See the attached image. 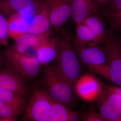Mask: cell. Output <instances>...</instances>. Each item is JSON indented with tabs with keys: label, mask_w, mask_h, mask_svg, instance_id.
<instances>
[{
	"label": "cell",
	"mask_w": 121,
	"mask_h": 121,
	"mask_svg": "<svg viewBox=\"0 0 121 121\" xmlns=\"http://www.w3.org/2000/svg\"><path fill=\"white\" fill-rule=\"evenodd\" d=\"M101 14L108 22L111 31L121 34V10H114L108 7L102 9Z\"/></svg>",
	"instance_id": "cell-20"
},
{
	"label": "cell",
	"mask_w": 121,
	"mask_h": 121,
	"mask_svg": "<svg viewBox=\"0 0 121 121\" xmlns=\"http://www.w3.org/2000/svg\"><path fill=\"white\" fill-rule=\"evenodd\" d=\"M51 31L39 34L27 33L16 39L7 49L13 52L28 54L27 52L29 49L31 48L35 50L45 40L51 36Z\"/></svg>",
	"instance_id": "cell-12"
},
{
	"label": "cell",
	"mask_w": 121,
	"mask_h": 121,
	"mask_svg": "<svg viewBox=\"0 0 121 121\" xmlns=\"http://www.w3.org/2000/svg\"><path fill=\"white\" fill-rule=\"evenodd\" d=\"M3 65V59L2 55H0V69L2 68Z\"/></svg>",
	"instance_id": "cell-28"
},
{
	"label": "cell",
	"mask_w": 121,
	"mask_h": 121,
	"mask_svg": "<svg viewBox=\"0 0 121 121\" xmlns=\"http://www.w3.org/2000/svg\"><path fill=\"white\" fill-rule=\"evenodd\" d=\"M0 55H1V53L0 52Z\"/></svg>",
	"instance_id": "cell-29"
},
{
	"label": "cell",
	"mask_w": 121,
	"mask_h": 121,
	"mask_svg": "<svg viewBox=\"0 0 121 121\" xmlns=\"http://www.w3.org/2000/svg\"><path fill=\"white\" fill-rule=\"evenodd\" d=\"M51 27L47 4L46 0H43L40 8L29 25L28 32L42 34L50 31Z\"/></svg>",
	"instance_id": "cell-16"
},
{
	"label": "cell",
	"mask_w": 121,
	"mask_h": 121,
	"mask_svg": "<svg viewBox=\"0 0 121 121\" xmlns=\"http://www.w3.org/2000/svg\"><path fill=\"white\" fill-rule=\"evenodd\" d=\"M9 37L8 19L0 12V45L8 46Z\"/></svg>",
	"instance_id": "cell-22"
},
{
	"label": "cell",
	"mask_w": 121,
	"mask_h": 121,
	"mask_svg": "<svg viewBox=\"0 0 121 121\" xmlns=\"http://www.w3.org/2000/svg\"><path fill=\"white\" fill-rule=\"evenodd\" d=\"M108 7L114 10H121V0H113Z\"/></svg>",
	"instance_id": "cell-26"
},
{
	"label": "cell",
	"mask_w": 121,
	"mask_h": 121,
	"mask_svg": "<svg viewBox=\"0 0 121 121\" xmlns=\"http://www.w3.org/2000/svg\"><path fill=\"white\" fill-rule=\"evenodd\" d=\"M52 27L56 34L71 17L72 0H46Z\"/></svg>",
	"instance_id": "cell-8"
},
{
	"label": "cell",
	"mask_w": 121,
	"mask_h": 121,
	"mask_svg": "<svg viewBox=\"0 0 121 121\" xmlns=\"http://www.w3.org/2000/svg\"><path fill=\"white\" fill-rule=\"evenodd\" d=\"M111 81L121 87V37L112 32L103 45Z\"/></svg>",
	"instance_id": "cell-6"
},
{
	"label": "cell",
	"mask_w": 121,
	"mask_h": 121,
	"mask_svg": "<svg viewBox=\"0 0 121 121\" xmlns=\"http://www.w3.org/2000/svg\"><path fill=\"white\" fill-rule=\"evenodd\" d=\"M56 36L58 40V55L52 64L66 80L75 94V86L82 75V66L72 44V37L63 28Z\"/></svg>",
	"instance_id": "cell-1"
},
{
	"label": "cell",
	"mask_w": 121,
	"mask_h": 121,
	"mask_svg": "<svg viewBox=\"0 0 121 121\" xmlns=\"http://www.w3.org/2000/svg\"><path fill=\"white\" fill-rule=\"evenodd\" d=\"M27 97L0 87V102L22 113L25 109Z\"/></svg>",
	"instance_id": "cell-18"
},
{
	"label": "cell",
	"mask_w": 121,
	"mask_h": 121,
	"mask_svg": "<svg viewBox=\"0 0 121 121\" xmlns=\"http://www.w3.org/2000/svg\"><path fill=\"white\" fill-rule=\"evenodd\" d=\"M80 119L86 121H106L99 113L94 109L83 113L80 115Z\"/></svg>",
	"instance_id": "cell-24"
},
{
	"label": "cell",
	"mask_w": 121,
	"mask_h": 121,
	"mask_svg": "<svg viewBox=\"0 0 121 121\" xmlns=\"http://www.w3.org/2000/svg\"><path fill=\"white\" fill-rule=\"evenodd\" d=\"M76 25V35L72 38V44L75 51L87 46L96 45L94 36L86 25L82 22Z\"/></svg>",
	"instance_id": "cell-17"
},
{
	"label": "cell",
	"mask_w": 121,
	"mask_h": 121,
	"mask_svg": "<svg viewBox=\"0 0 121 121\" xmlns=\"http://www.w3.org/2000/svg\"><path fill=\"white\" fill-rule=\"evenodd\" d=\"M23 16L16 14L8 19L9 36L14 40L28 32L29 25L24 19Z\"/></svg>",
	"instance_id": "cell-19"
},
{
	"label": "cell",
	"mask_w": 121,
	"mask_h": 121,
	"mask_svg": "<svg viewBox=\"0 0 121 121\" xmlns=\"http://www.w3.org/2000/svg\"><path fill=\"white\" fill-rule=\"evenodd\" d=\"M43 0H0V12L7 19L16 14L35 15Z\"/></svg>",
	"instance_id": "cell-9"
},
{
	"label": "cell",
	"mask_w": 121,
	"mask_h": 121,
	"mask_svg": "<svg viewBox=\"0 0 121 121\" xmlns=\"http://www.w3.org/2000/svg\"><path fill=\"white\" fill-rule=\"evenodd\" d=\"M104 18L101 13H94L87 17L82 23L93 33L96 45L103 44L109 36L111 31L107 28Z\"/></svg>",
	"instance_id": "cell-14"
},
{
	"label": "cell",
	"mask_w": 121,
	"mask_h": 121,
	"mask_svg": "<svg viewBox=\"0 0 121 121\" xmlns=\"http://www.w3.org/2000/svg\"><path fill=\"white\" fill-rule=\"evenodd\" d=\"M59 50V43L56 35L45 40L36 49V57L41 65H47L56 58Z\"/></svg>",
	"instance_id": "cell-15"
},
{
	"label": "cell",
	"mask_w": 121,
	"mask_h": 121,
	"mask_svg": "<svg viewBox=\"0 0 121 121\" xmlns=\"http://www.w3.org/2000/svg\"><path fill=\"white\" fill-rule=\"evenodd\" d=\"M53 101L40 85L36 87L25 107V119L32 121H48Z\"/></svg>",
	"instance_id": "cell-5"
},
{
	"label": "cell",
	"mask_w": 121,
	"mask_h": 121,
	"mask_svg": "<svg viewBox=\"0 0 121 121\" xmlns=\"http://www.w3.org/2000/svg\"><path fill=\"white\" fill-rule=\"evenodd\" d=\"M101 91L97 101L99 113L106 121H121V96L100 81Z\"/></svg>",
	"instance_id": "cell-7"
},
{
	"label": "cell",
	"mask_w": 121,
	"mask_h": 121,
	"mask_svg": "<svg viewBox=\"0 0 121 121\" xmlns=\"http://www.w3.org/2000/svg\"><path fill=\"white\" fill-rule=\"evenodd\" d=\"M69 110L63 104L53 100L48 121H68Z\"/></svg>",
	"instance_id": "cell-21"
},
{
	"label": "cell",
	"mask_w": 121,
	"mask_h": 121,
	"mask_svg": "<svg viewBox=\"0 0 121 121\" xmlns=\"http://www.w3.org/2000/svg\"><path fill=\"white\" fill-rule=\"evenodd\" d=\"M80 119V115L78 112L70 110L68 114V121H78Z\"/></svg>",
	"instance_id": "cell-25"
},
{
	"label": "cell",
	"mask_w": 121,
	"mask_h": 121,
	"mask_svg": "<svg viewBox=\"0 0 121 121\" xmlns=\"http://www.w3.org/2000/svg\"><path fill=\"white\" fill-rule=\"evenodd\" d=\"M21 113L10 106L0 102V117L8 118L10 121H15Z\"/></svg>",
	"instance_id": "cell-23"
},
{
	"label": "cell",
	"mask_w": 121,
	"mask_h": 121,
	"mask_svg": "<svg viewBox=\"0 0 121 121\" xmlns=\"http://www.w3.org/2000/svg\"><path fill=\"white\" fill-rule=\"evenodd\" d=\"M97 4L101 9L107 5H109L113 0H94Z\"/></svg>",
	"instance_id": "cell-27"
},
{
	"label": "cell",
	"mask_w": 121,
	"mask_h": 121,
	"mask_svg": "<svg viewBox=\"0 0 121 121\" xmlns=\"http://www.w3.org/2000/svg\"><path fill=\"white\" fill-rule=\"evenodd\" d=\"M100 81L93 75L86 74L80 76L76 84L75 94L88 102L97 101L101 91Z\"/></svg>",
	"instance_id": "cell-11"
},
{
	"label": "cell",
	"mask_w": 121,
	"mask_h": 121,
	"mask_svg": "<svg viewBox=\"0 0 121 121\" xmlns=\"http://www.w3.org/2000/svg\"><path fill=\"white\" fill-rule=\"evenodd\" d=\"M0 87L28 97L27 81L8 66L0 69Z\"/></svg>",
	"instance_id": "cell-10"
},
{
	"label": "cell",
	"mask_w": 121,
	"mask_h": 121,
	"mask_svg": "<svg viewBox=\"0 0 121 121\" xmlns=\"http://www.w3.org/2000/svg\"><path fill=\"white\" fill-rule=\"evenodd\" d=\"M75 51L81 65L86 67L93 73L109 80V68L103 46H87Z\"/></svg>",
	"instance_id": "cell-4"
},
{
	"label": "cell",
	"mask_w": 121,
	"mask_h": 121,
	"mask_svg": "<svg viewBox=\"0 0 121 121\" xmlns=\"http://www.w3.org/2000/svg\"><path fill=\"white\" fill-rule=\"evenodd\" d=\"M102 10L94 0H72L70 17L76 24L92 14L101 13Z\"/></svg>",
	"instance_id": "cell-13"
},
{
	"label": "cell",
	"mask_w": 121,
	"mask_h": 121,
	"mask_svg": "<svg viewBox=\"0 0 121 121\" xmlns=\"http://www.w3.org/2000/svg\"><path fill=\"white\" fill-rule=\"evenodd\" d=\"M3 56L6 66L13 69L27 82L35 79L40 72L41 65L36 56L13 52L7 48L3 52Z\"/></svg>",
	"instance_id": "cell-3"
},
{
	"label": "cell",
	"mask_w": 121,
	"mask_h": 121,
	"mask_svg": "<svg viewBox=\"0 0 121 121\" xmlns=\"http://www.w3.org/2000/svg\"><path fill=\"white\" fill-rule=\"evenodd\" d=\"M40 86L54 101L69 109L74 104L73 93L66 80L53 64L45 65Z\"/></svg>",
	"instance_id": "cell-2"
}]
</instances>
